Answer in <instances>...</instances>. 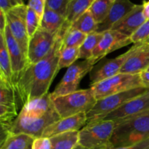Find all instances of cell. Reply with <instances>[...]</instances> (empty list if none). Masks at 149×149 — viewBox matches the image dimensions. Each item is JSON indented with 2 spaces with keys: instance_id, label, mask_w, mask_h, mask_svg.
<instances>
[{
  "instance_id": "19",
  "label": "cell",
  "mask_w": 149,
  "mask_h": 149,
  "mask_svg": "<svg viewBox=\"0 0 149 149\" xmlns=\"http://www.w3.org/2000/svg\"><path fill=\"white\" fill-rule=\"evenodd\" d=\"M0 84L15 89L14 75L4 34L0 33Z\"/></svg>"
},
{
  "instance_id": "20",
  "label": "cell",
  "mask_w": 149,
  "mask_h": 149,
  "mask_svg": "<svg viewBox=\"0 0 149 149\" xmlns=\"http://www.w3.org/2000/svg\"><path fill=\"white\" fill-rule=\"evenodd\" d=\"M65 22L64 16L46 7L41 20L40 29L57 36L63 28Z\"/></svg>"
},
{
  "instance_id": "35",
  "label": "cell",
  "mask_w": 149,
  "mask_h": 149,
  "mask_svg": "<svg viewBox=\"0 0 149 149\" xmlns=\"http://www.w3.org/2000/svg\"><path fill=\"white\" fill-rule=\"evenodd\" d=\"M7 26V20L6 13L3 10H0V33H4Z\"/></svg>"
},
{
  "instance_id": "1",
  "label": "cell",
  "mask_w": 149,
  "mask_h": 149,
  "mask_svg": "<svg viewBox=\"0 0 149 149\" xmlns=\"http://www.w3.org/2000/svg\"><path fill=\"white\" fill-rule=\"evenodd\" d=\"M70 27L71 26L65 22L49 54L36 63H29L15 81V91L21 109L31 100L49 93V87L59 71L58 63L63 48V39Z\"/></svg>"
},
{
  "instance_id": "14",
  "label": "cell",
  "mask_w": 149,
  "mask_h": 149,
  "mask_svg": "<svg viewBox=\"0 0 149 149\" xmlns=\"http://www.w3.org/2000/svg\"><path fill=\"white\" fill-rule=\"evenodd\" d=\"M3 34L11 61L15 83L16 79L26 69L29 63L28 61L27 57L23 53L19 44L12 34L8 26H7L5 31Z\"/></svg>"
},
{
  "instance_id": "34",
  "label": "cell",
  "mask_w": 149,
  "mask_h": 149,
  "mask_svg": "<svg viewBox=\"0 0 149 149\" xmlns=\"http://www.w3.org/2000/svg\"><path fill=\"white\" fill-rule=\"evenodd\" d=\"M149 148V139L146 140L143 142L139 143L135 145L125 147H119V148H113V149H148Z\"/></svg>"
},
{
  "instance_id": "24",
  "label": "cell",
  "mask_w": 149,
  "mask_h": 149,
  "mask_svg": "<svg viewBox=\"0 0 149 149\" xmlns=\"http://www.w3.org/2000/svg\"><path fill=\"white\" fill-rule=\"evenodd\" d=\"M97 25L98 23H97L91 13L88 10L83 15H81L77 20H75L71 25V28L77 29V30L88 35L96 31Z\"/></svg>"
},
{
  "instance_id": "44",
  "label": "cell",
  "mask_w": 149,
  "mask_h": 149,
  "mask_svg": "<svg viewBox=\"0 0 149 149\" xmlns=\"http://www.w3.org/2000/svg\"><path fill=\"white\" fill-rule=\"evenodd\" d=\"M148 149H149V148H148Z\"/></svg>"
},
{
  "instance_id": "13",
  "label": "cell",
  "mask_w": 149,
  "mask_h": 149,
  "mask_svg": "<svg viewBox=\"0 0 149 149\" xmlns=\"http://www.w3.org/2000/svg\"><path fill=\"white\" fill-rule=\"evenodd\" d=\"M149 110V91L124 103L122 106L108 114L103 120L114 122L141 114Z\"/></svg>"
},
{
  "instance_id": "6",
  "label": "cell",
  "mask_w": 149,
  "mask_h": 149,
  "mask_svg": "<svg viewBox=\"0 0 149 149\" xmlns=\"http://www.w3.org/2000/svg\"><path fill=\"white\" fill-rule=\"evenodd\" d=\"M149 91L145 87H137L97 100L94 107L87 113V125L103 120L108 114L122 106L130 100Z\"/></svg>"
},
{
  "instance_id": "39",
  "label": "cell",
  "mask_w": 149,
  "mask_h": 149,
  "mask_svg": "<svg viewBox=\"0 0 149 149\" xmlns=\"http://www.w3.org/2000/svg\"><path fill=\"white\" fill-rule=\"evenodd\" d=\"M13 5L14 7H17L19 5H23L24 4V1L23 0H10Z\"/></svg>"
},
{
  "instance_id": "36",
  "label": "cell",
  "mask_w": 149,
  "mask_h": 149,
  "mask_svg": "<svg viewBox=\"0 0 149 149\" xmlns=\"http://www.w3.org/2000/svg\"><path fill=\"white\" fill-rule=\"evenodd\" d=\"M14 6L10 0H0V10H3L5 13L10 11Z\"/></svg>"
},
{
  "instance_id": "2",
  "label": "cell",
  "mask_w": 149,
  "mask_h": 149,
  "mask_svg": "<svg viewBox=\"0 0 149 149\" xmlns=\"http://www.w3.org/2000/svg\"><path fill=\"white\" fill-rule=\"evenodd\" d=\"M60 119L50 93H47L22 107L12 125L11 134L23 133L34 138H40L47 127Z\"/></svg>"
},
{
  "instance_id": "15",
  "label": "cell",
  "mask_w": 149,
  "mask_h": 149,
  "mask_svg": "<svg viewBox=\"0 0 149 149\" xmlns=\"http://www.w3.org/2000/svg\"><path fill=\"white\" fill-rule=\"evenodd\" d=\"M136 5L130 0H116L112 4L106 18L97 25L96 32L104 33L107 31L111 30L116 23L134 10Z\"/></svg>"
},
{
  "instance_id": "30",
  "label": "cell",
  "mask_w": 149,
  "mask_h": 149,
  "mask_svg": "<svg viewBox=\"0 0 149 149\" xmlns=\"http://www.w3.org/2000/svg\"><path fill=\"white\" fill-rule=\"evenodd\" d=\"M149 38V19L130 36L132 43L134 45L144 43Z\"/></svg>"
},
{
  "instance_id": "41",
  "label": "cell",
  "mask_w": 149,
  "mask_h": 149,
  "mask_svg": "<svg viewBox=\"0 0 149 149\" xmlns=\"http://www.w3.org/2000/svg\"><path fill=\"white\" fill-rule=\"evenodd\" d=\"M144 43H146V44H149V38H148V39H147L146 41L145 42H144Z\"/></svg>"
},
{
  "instance_id": "43",
  "label": "cell",
  "mask_w": 149,
  "mask_h": 149,
  "mask_svg": "<svg viewBox=\"0 0 149 149\" xmlns=\"http://www.w3.org/2000/svg\"><path fill=\"white\" fill-rule=\"evenodd\" d=\"M146 71H149V66L148 67V68H147V69L146 70Z\"/></svg>"
},
{
  "instance_id": "25",
  "label": "cell",
  "mask_w": 149,
  "mask_h": 149,
  "mask_svg": "<svg viewBox=\"0 0 149 149\" xmlns=\"http://www.w3.org/2000/svg\"><path fill=\"white\" fill-rule=\"evenodd\" d=\"M103 36V33H97L96 31L87 35L84 43L79 48V58L83 60L92 58L93 51L95 49L99 42L101 40Z\"/></svg>"
},
{
  "instance_id": "21",
  "label": "cell",
  "mask_w": 149,
  "mask_h": 149,
  "mask_svg": "<svg viewBox=\"0 0 149 149\" xmlns=\"http://www.w3.org/2000/svg\"><path fill=\"white\" fill-rule=\"evenodd\" d=\"M51 149H74L79 144V130L58 134L49 138Z\"/></svg>"
},
{
  "instance_id": "23",
  "label": "cell",
  "mask_w": 149,
  "mask_h": 149,
  "mask_svg": "<svg viewBox=\"0 0 149 149\" xmlns=\"http://www.w3.org/2000/svg\"><path fill=\"white\" fill-rule=\"evenodd\" d=\"M95 1V0H71L65 15L67 23L72 24L81 15L88 11Z\"/></svg>"
},
{
  "instance_id": "11",
  "label": "cell",
  "mask_w": 149,
  "mask_h": 149,
  "mask_svg": "<svg viewBox=\"0 0 149 149\" xmlns=\"http://www.w3.org/2000/svg\"><path fill=\"white\" fill-rule=\"evenodd\" d=\"M57 36L39 28L29 41L28 61L30 64L36 63L47 56L55 45Z\"/></svg>"
},
{
  "instance_id": "4",
  "label": "cell",
  "mask_w": 149,
  "mask_h": 149,
  "mask_svg": "<svg viewBox=\"0 0 149 149\" xmlns=\"http://www.w3.org/2000/svg\"><path fill=\"white\" fill-rule=\"evenodd\" d=\"M52 98V97H51ZM55 109L61 118L90 111L97 102L91 87L52 98Z\"/></svg>"
},
{
  "instance_id": "37",
  "label": "cell",
  "mask_w": 149,
  "mask_h": 149,
  "mask_svg": "<svg viewBox=\"0 0 149 149\" xmlns=\"http://www.w3.org/2000/svg\"><path fill=\"white\" fill-rule=\"evenodd\" d=\"M139 74L144 87L149 89V71H144Z\"/></svg>"
},
{
  "instance_id": "18",
  "label": "cell",
  "mask_w": 149,
  "mask_h": 149,
  "mask_svg": "<svg viewBox=\"0 0 149 149\" xmlns=\"http://www.w3.org/2000/svg\"><path fill=\"white\" fill-rule=\"evenodd\" d=\"M146 20L143 12V4H137L134 10L116 23L111 30L119 31L122 34L130 37Z\"/></svg>"
},
{
  "instance_id": "29",
  "label": "cell",
  "mask_w": 149,
  "mask_h": 149,
  "mask_svg": "<svg viewBox=\"0 0 149 149\" xmlns=\"http://www.w3.org/2000/svg\"><path fill=\"white\" fill-rule=\"evenodd\" d=\"M41 25V18L37 13L27 6V15H26V26H27L28 35L29 39L35 34L39 29Z\"/></svg>"
},
{
  "instance_id": "40",
  "label": "cell",
  "mask_w": 149,
  "mask_h": 149,
  "mask_svg": "<svg viewBox=\"0 0 149 149\" xmlns=\"http://www.w3.org/2000/svg\"><path fill=\"white\" fill-rule=\"evenodd\" d=\"M74 149H85V148H84L83 146H81V145H79V144H78V145H77V146H76L75 148H74Z\"/></svg>"
},
{
  "instance_id": "7",
  "label": "cell",
  "mask_w": 149,
  "mask_h": 149,
  "mask_svg": "<svg viewBox=\"0 0 149 149\" xmlns=\"http://www.w3.org/2000/svg\"><path fill=\"white\" fill-rule=\"evenodd\" d=\"M141 87L144 86L141 81L140 74L121 73L107 79L90 85L97 100L116 93Z\"/></svg>"
},
{
  "instance_id": "16",
  "label": "cell",
  "mask_w": 149,
  "mask_h": 149,
  "mask_svg": "<svg viewBox=\"0 0 149 149\" xmlns=\"http://www.w3.org/2000/svg\"><path fill=\"white\" fill-rule=\"evenodd\" d=\"M87 113H80L68 117L61 118L55 123L49 125L44 131L42 137L51 138L58 134L79 130L87 125Z\"/></svg>"
},
{
  "instance_id": "8",
  "label": "cell",
  "mask_w": 149,
  "mask_h": 149,
  "mask_svg": "<svg viewBox=\"0 0 149 149\" xmlns=\"http://www.w3.org/2000/svg\"><path fill=\"white\" fill-rule=\"evenodd\" d=\"M95 62L93 59L84 60L81 62L76 63L68 67L59 84L56 86L54 91L50 93L51 97L65 95L78 90L79 85L81 79L87 73L91 71Z\"/></svg>"
},
{
  "instance_id": "28",
  "label": "cell",
  "mask_w": 149,
  "mask_h": 149,
  "mask_svg": "<svg viewBox=\"0 0 149 149\" xmlns=\"http://www.w3.org/2000/svg\"><path fill=\"white\" fill-rule=\"evenodd\" d=\"M80 47H63L61 52L58 68H68L75 63L79 56Z\"/></svg>"
},
{
  "instance_id": "26",
  "label": "cell",
  "mask_w": 149,
  "mask_h": 149,
  "mask_svg": "<svg viewBox=\"0 0 149 149\" xmlns=\"http://www.w3.org/2000/svg\"><path fill=\"white\" fill-rule=\"evenodd\" d=\"M87 36L77 29L68 28L63 39V47H80Z\"/></svg>"
},
{
  "instance_id": "10",
  "label": "cell",
  "mask_w": 149,
  "mask_h": 149,
  "mask_svg": "<svg viewBox=\"0 0 149 149\" xmlns=\"http://www.w3.org/2000/svg\"><path fill=\"white\" fill-rule=\"evenodd\" d=\"M138 45V44L134 45V46H132L125 53L115 58H103V61L99 62L97 65H94L90 72V85L120 74V71L124 64L131 55L136 50Z\"/></svg>"
},
{
  "instance_id": "33",
  "label": "cell",
  "mask_w": 149,
  "mask_h": 149,
  "mask_svg": "<svg viewBox=\"0 0 149 149\" xmlns=\"http://www.w3.org/2000/svg\"><path fill=\"white\" fill-rule=\"evenodd\" d=\"M52 143L49 138L40 137L33 140L32 149H51Z\"/></svg>"
},
{
  "instance_id": "5",
  "label": "cell",
  "mask_w": 149,
  "mask_h": 149,
  "mask_svg": "<svg viewBox=\"0 0 149 149\" xmlns=\"http://www.w3.org/2000/svg\"><path fill=\"white\" fill-rule=\"evenodd\" d=\"M114 127L113 120H100L86 125L79 130V144L85 149H111Z\"/></svg>"
},
{
  "instance_id": "27",
  "label": "cell",
  "mask_w": 149,
  "mask_h": 149,
  "mask_svg": "<svg viewBox=\"0 0 149 149\" xmlns=\"http://www.w3.org/2000/svg\"><path fill=\"white\" fill-rule=\"evenodd\" d=\"M113 3L109 0H95L89 11L91 13L97 23H100L108 15Z\"/></svg>"
},
{
  "instance_id": "31",
  "label": "cell",
  "mask_w": 149,
  "mask_h": 149,
  "mask_svg": "<svg viewBox=\"0 0 149 149\" xmlns=\"http://www.w3.org/2000/svg\"><path fill=\"white\" fill-rule=\"evenodd\" d=\"M71 0H47L46 7L65 17Z\"/></svg>"
},
{
  "instance_id": "3",
  "label": "cell",
  "mask_w": 149,
  "mask_h": 149,
  "mask_svg": "<svg viewBox=\"0 0 149 149\" xmlns=\"http://www.w3.org/2000/svg\"><path fill=\"white\" fill-rule=\"evenodd\" d=\"M149 139V110L115 122L111 149L130 146Z\"/></svg>"
},
{
  "instance_id": "32",
  "label": "cell",
  "mask_w": 149,
  "mask_h": 149,
  "mask_svg": "<svg viewBox=\"0 0 149 149\" xmlns=\"http://www.w3.org/2000/svg\"><path fill=\"white\" fill-rule=\"evenodd\" d=\"M46 1L47 0H29L27 4L28 7L31 8L37 13L39 17L41 18V20L46 7Z\"/></svg>"
},
{
  "instance_id": "12",
  "label": "cell",
  "mask_w": 149,
  "mask_h": 149,
  "mask_svg": "<svg viewBox=\"0 0 149 149\" xmlns=\"http://www.w3.org/2000/svg\"><path fill=\"white\" fill-rule=\"evenodd\" d=\"M132 44L130 37L122 34L120 32L109 30L103 33L101 40L93 52L92 59L97 63L103 59L108 54Z\"/></svg>"
},
{
  "instance_id": "22",
  "label": "cell",
  "mask_w": 149,
  "mask_h": 149,
  "mask_svg": "<svg viewBox=\"0 0 149 149\" xmlns=\"http://www.w3.org/2000/svg\"><path fill=\"white\" fill-rule=\"evenodd\" d=\"M34 139L26 134H12L0 145V149H32Z\"/></svg>"
},
{
  "instance_id": "9",
  "label": "cell",
  "mask_w": 149,
  "mask_h": 149,
  "mask_svg": "<svg viewBox=\"0 0 149 149\" xmlns=\"http://www.w3.org/2000/svg\"><path fill=\"white\" fill-rule=\"evenodd\" d=\"M26 15H27V5H19L14 7L6 13L7 26L12 34L20 45L28 58L29 39L26 26Z\"/></svg>"
},
{
  "instance_id": "38",
  "label": "cell",
  "mask_w": 149,
  "mask_h": 149,
  "mask_svg": "<svg viewBox=\"0 0 149 149\" xmlns=\"http://www.w3.org/2000/svg\"><path fill=\"white\" fill-rule=\"evenodd\" d=\"M143 12L146 17L147 20L149 19V0L148 1H144L143 3Z\"/></svg>"
},
{
  "instance_id": "42",
  "label": "cell",
  "mask_w": 149,
  "mask_h": 149,
  "mask_svg": "<svg viewBox=\"0 0 149 149\" xmlns=\"http://www.w3.org/2000/svg\"><path fill=\"white\" fill-rule=\"evenodd\" d=\"M109 1H111V2L113 3V2H114V1H116V0H109Z\"/></svg>"
},
{
  "instance_id": "17",
  "label": "cell",
  "mask_w": 149,
  "mask_h": 149,
  "mask_svg": "<svg viewBox=\"0 0 149 149\" xmlns=\"http://www.w3.org/2000/svg\"><path fill=\"white\" fill-rule=\"evenodd\" d=\"M149 66V44H138L136 50L127 60L121 74H139Z\"/></svg>"
}]
</instances>
